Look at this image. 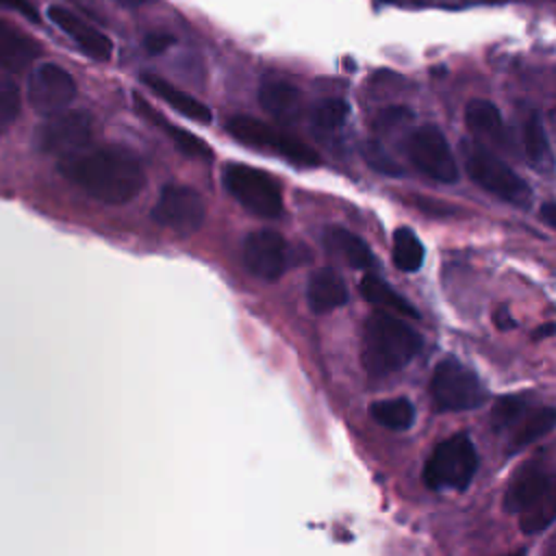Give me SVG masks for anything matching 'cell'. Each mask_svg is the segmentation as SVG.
I'll list each match as a JSON object with an SVG mask.
<instances>
[{"label":"cell","mask_w":556,"mask_h":556,"mask_svg":"<svg viewBox=\"0 0 556 556\" xmlns=\"http://www.w3.org/2000/svg\"><path fill=\"white\" fill-rule=\"evenodd\" d=\"M371 417L389 430H408L415 421V408L406 397H389L371 404Z\"/></svg>","instance_id":"d4e9b609"},{"label":"cell","mask_w":556,"mask_h":556,"mask_svg":"<svg viewBox=\"0 0 556 556\" xmlns=\"http://www.w3.org/2000/svg\"><path fill=\"white\" fill-rule=\"evenodd\" d=\"M460 148L467 174L478 187L519 208H526L530 204L532 191L528 182L519 178L500 156H495L476 141H463Z\"/></svg>","instance_id":"3957f363"},{"label":"cell","mask_w":556,"mask_h":556,"mask_svg":"<svg viewBox=\"0 0 556 556\" xmlns=\"http://www.w3.org/2000/svg\"><path fill=\"white\" fill-rule=\"evenodd\" d=\"M556 424V410L554 406H543L539 410H534L532 415H528L515 430L513 439H510V445H508V452H519L521 447L530 445L532 441L545 437L547 432H552Z\"/></svg>","instance_id":"7402d4cb"},{"label":"cell","mask_w":556,"mask_h":556,"mask_svg":"<svg viewBox=\"0 0 556 556\" xmlns=\"http://www.w3.org/2000/svg\"><path fill=\"white\" fill-rule=\"evenodd\" d=\"M465 124L478 137L495 139L502 135L500 109L489 100H471L465 109Z\"/></svg>","instance_id":"cb8c5ba5"},{"label":"cell","mask_w":556,"mask_h":556,"mask_svg":"<svg viewBox=\"0 0 556 556\" xmlns=\"http://www.w3.org/2000/svg\"><path fill=\"white\" fill-rule=\"evenodd\" d=\"M141 80L159 96L163 98L174 111H178L180 115L193 119V122H200V124H208L213 119V113L206 104H202L198 98H193L191 93L174 87L172 83L163 80L161 76H154V74H143Z\"/></svg>","instance_id":"ac0fdd59"},{"label":"cell","mask_w":556,"mask_h":556,"mask_svg":"<svg viewBox=\"0 0 556 556\" xmlns=\"http://www.w3.org/2000/svg\"><path fill=\"white\" fill-rule=\"evenodd\" d=\"M506 556H523V552H513V554H506Z\"/></svg>","instance_id":"74e56055"},{"label":"cell","mask_w":556,"mask_h":556,"mask_svg":"<svg viewBox=\"0 0 556 556\" xmlns=\"http://www.w3.org/2000/svg\"><path fill=\"white\" fill-rule=\"evenodd\" d=\"M541 215H543V219L549 228H556V206H554V202H545L543 208H541Z\"/></svg>","instance_id":"e575fe53"},{"label":"cell","mask_w":556,"mask_h":556,"mask_svg":"<svg viewBox=\"0 0 556 556\" xmlns=\"http://www.w3.org/2000/svg\"><path fill=\"white\" fill-rule=\"evenodd\" d=\"M554 513H556V506H554V495H552V497L543 500L541 504H536L534 508L526 510V513L521 515L519 526H521V530L528 532V534L541 532V530H545V528L554 521Z\"/></svg>","instance_id":"f546056e"},{"label":"cell","mask_w":556,"mask_h":556,"mask_svg":"<svg viewBox=\"0 0 556 556\" xmlns=\"http://www.w3.org/2000/svg\"><path fill=\"white\" fill-rule=\"evenodd\" d=\"M545 556H556V547H554V541L549 543V547H547V554Z\"/></svg>","instance_id":"8d00e7d4"},{"label":"cell","mask_w":556,"mask_h":556,"mask_svg":"<svg viewBox=\"0 0 556 556\" xmlns=\"http://www.w3.org/2000/svg\"><path fill=\"white\" fill-rule=\"evenodd\" d=\"M406 152L410 163L426 174L428 178L437 182H456L458 180V167L452 156V150L443 137V132L437 126H419L406 143Z\"/></svg>","instance_id":"9c48e42d"},{"label":"cell","mask_w":556,"mask_h":556,"mask_svg":"<svg viewBox=\"0 0 556 556\" xmlns=\"http://www.w3.org/2000/svg\"><path fill=\"white\" fill-rule=\"evenodd\" d=\"M172 43H174V35H169V33H150L143 41V48L148 50V54H161Z\"/></svg>","instance_id":"d6a6232c"},{"label":"cell","mask_w":556,"mask_h":556,"mask_svg":"<svg viewBox=\"0 0 556 556\" xmlns=\"http://www.w3.org/2000/svg\"><path fill=\"white\" fill-rule=\"evenodd\" d=\"M132 100H135L137 113H141V115H143L146 119H150L154 126L163 128V130L167 132V137L172 139V143H174L185 156H189V159H200V161H208V159H211L213 150H211L198 135H193V132H189V130H185V128H180V126L169 124V122H167L159 111H154V109L146 102V98H141L139 93H135Z\"/></svg>","instance_id":"e0dca14e"},{"label":"cell","mask_w":556,"mask_h":556,"mask_svg":"<svg viewBox=\"0 0 556 556\" xmlns=\"http://www.w3.org/2000/svg\"><path fill=\"white\" fill-rule=\"evenodd\" d=\"M552 495H554L552 471L545 469L541 463L532 460L523 465L510 480V486L504 497V508L513 515H523L526 510L534 508L536 504H541Z\"/></svg>","instance_id":"4fadbf2b"},{"label":"cell","mask_w":556,"mask_h":556,"mask_svg":"<svg viewBox=\"0 0 556 556\" xmlns=\"http://www.w3.org/2000/svg\"><path fill=\"white\" fill-rule=\"evenodd\" d=\"M306 300H308L311 311H315V313H330V311H334V308L345 304L348 287H345L343 278L334 269L319 267L308 278Z\"/></svg>","instance_id":"2e32d148"},{"label":"cell","mask_w":556,"mask_h":556,"mask_svg":"<svg viewBox=\"0 0 556 556\" xmlns=\"http://www.w3.org/2000/svg\"><path fill=\"white\" fill-rule=\"evenodd\" d=\"M350 115V104L343 98H324L313 109V124L324 130H339Z\"/></svg>","instance_id":"4316f807"},{"label":"cell","mask_w":556,"mask_h":556,"mask_svg":"<svg viewBox=\"0 0 556 556\" xmlns=\"http://www.w3.org/2000/svg\"><path fill=\"white\" fill-rule=\"evenodd\" d=\"M391 254H393L395 267L402 271H417L424 263V245H421L419 237L406 226L395 230Z\"/></svg>","instance_id":"484cf974"},{"label":"cell","mask_w":556,"mask_h":556,"mask_svg":"<svg viewBox=\"0 0 556 556\" xmlns=\"http://www.w3.org/2000/svg\"><path fill=\"white\" fill-rule=\"evenodd\" d=\"M326 241L328 245L341 254V258L354 267V269H374L376 267V258H374V252L369 250V245L358 237L354 235L352 230L348 228H330L326 232Z\"/></svg>","instance_id":"44dd1931"},{"label":"cell","mask_w":556,"mask_h":556,"mask_svg":"<svg viewBox=\"0 0 556 556\" xmlns=\"http://www.w3.org/2000/svg\"><path fill=\"white\" fill-rule=\"evenodd\" d=\"M93 115L87 111H59L39 126L35 139L41 152L63 159L87 148L93 137Z\"/></svg>","instance_id":"ba28073f"},{"label":"cell","mask_w":556,"mask_h":556,"mask_svg":"<svg viewBox=\"0 0 556 556\" xmlns=\"http://www.w3.org/2000/svg\"><path fill=\"white\" fill-rule=\"evenodd\" d=\"M526 408V400L521 395H504L493 404L491 410V421L495 430H504L513 424H517L523 415Z\"/></svg>","instance_id":"83f0119b"},{"label":"cell","mask_w":556,"mask_h":556,"mask_svg":"<svg viewBox=\"0 0 556 556\" xmlns=\"http://www.w3.org/2000/svg\"><path fill=\"white\" fill-rule=\"evenodd\" d=\"M41 46L28 35L20 33L9 22L0 20V67L7 72H24L37 56Z\"/></svg>","instance_id":"9a60e30c"},{"label":"cell","mask_w":556,"mask_h":556,"mask_svg":"<svg viewBox=\"0 0 556 556\" xmlns=\"http://www.w3.org/2000/svg\"><path fill=\"white\" fill-rule=\"evenodd\" d=\"M523 150H526V156L532 167L549 169V165H552L549 141H547V132L543 128L539 113H530L523 124Z\"/></svg>","instance_id":"603a6c76"},{"label":"cell","mask_w":556,"mask_h":556,"mask_svg":"<svg viewBox=\"0 0 556 556\" xmlns=\"http://www.w3.org/2000/svg\"><path fill=\"white\" fill-rule=\"evenodd\" d=\"M228 132L239 139L245 146L280 152L287 161L302 165V167H315L321 163L319 154L306 146L302 139L274 128L271 124H265L252 115H232L226 124Z\"/></svg>","instance_id":"52a82bcc"},{"label":"cell","mask_w":556,"mask_h":556,"mask_svg":"<svg viewBox=\"0 0 556 556\" xmlns=\"http://www.w3.org/2000/svg\"><path fill=\"white\" fill-rule=\"evenodd\" d=\"M413 117V113L406 109V106H389V109H382L378 115H376V122H374V128L378 132H387L404 122H408Z\"/></svg>","instance_id":"1f68e13d"},{"label":"cell","mask_w":556,"mask_h":556,"mask_svg":"<svg viewBox=\"0 0 556 556\" xmlns=\"http://www.w3.org/2000/svg\"><path fill=\"white\" fill-rule=\"evenodd\" d=\"M59 172L89 198L104 204H126L146 187L141 163L119 146H102L63 156Z\"/></svg>","instance_id":"6da1fadb"},{"label":"cell","mask_w":556,"mask_h":556,"mask_svg":"<svg viewBox=\"0 0 556 556\" xmlns=\"http://www.w3.org/2000/svg\"><path fill=\"white\" fill-rule=\"evenodd\" d=\"M206 206L202 195L187 185H165L152 208V219L178 235H191L202 228Z\"/></svg>","instance_id":"30bf717a"},{"label":"cell","mask_w":556,"mask_h":556,"mask_svg":"<svg viewBox=\"0 0 556 556\" xmlns=\"http://www.w3.org/2000/svg\"><path fill=\"white\" fill-rule=\"evenodd\" d=\"M243 263L261 280H278L289 265V245L276 230H254L243 241Z\"/></svg>","instance_id":"7c38bea8"},{"label":"cell","mask_w":556,"mask_h":556,"mask_svg":"<svg viewBox=\"0 0 556 556\" xmlns=\"http://www.w3.org/2000/svg\"><path fill=\"white\" fill-rule=\"evenodd\" d=\"M119 4H128V7H137V4H143L146 0H115Z\"/></svg>","instance_id":"d590c367"},{"label":"cell","mask_w":556,"mask_h":556,"mask_svg":"<svg viewBox=\"0 0 556 556\" xmlns=\"http://www.w3.org/2000/svg\"><path fill=\"white\" fill-rule=\"evenodd\" d=\"M0 7L11 9V11H17V13L26 15V17H28V20H33V22H37V20H39L37 9H35L28 0H0Z\"/></svg>","instance_id":"836d02e7"},{"label":"cell","mask_w":556,"mask_h":556,"mask_svg":"<svg viewBox=\"0 0 556 556\" xmlns=\"http://www.w3.org/2000/svg\"><path fill=\"white\" fill-rule=\"evenodd\" d=\"M430 397L439 410H473L486 402L482 380L456 358H443L430 378Z\"/></svg>","instance_id":"8992f818"},{"label":"cell","mask_w":556,"mask_h":556,"mask_svg":"<svg viewBox=\"0 0 556 556\" xmlns=\"http://www.w3.org/2000/svg\"><path fill=\"white\" fill-rule=\"evenodd\" d=\"M20 113V89L17 85L0 74V135L15 122Z\"/></svg>","instance_id":"f1b7e54d"},{"label":"cell","mask_w":556,"mask_h":556,"mask_svg":"<svg viewBox=\"0 0 556 556\" xmlns=\"http://www.w3.org/2000/svg\"><path fill=\"white\" fill-rule=\"evenodd\" d=\"M48 17L54 26H59L87 56L96 59V61H109L111 52H113V43L111 39L100 33L98 28H93L91 24H87L85 20H80L76 13L63 9V7H50L48 9Z\"/></svg>","instance_id":"5bb4252c"},{"label":"cell","mask_w":556,"mask_h":556,"mask_svg":"<svg viewBox=\"0 0 556 556\" xmlns=\"http://www.w3.org/2000/svg\"><path fill=\"white\" fill-rule=\"evenodd\" d=\"M224 187L256 217L276 219L282 215V191L278 182L263 169L230 163L224 167Z\"/></svg>","instance_id":"5b68a950"},{"label":"cell","mask_w":556,"mask_h":556,"mask_svg":"<svg viewBox=\"0 0 556 556\" xmlns=\"http://www.w3.org/2000/svg\"><path fill=\"white\" fill-rule=\"evenodd\" d=\"M261 106L276 119H293L302 104V93L287 80H265L258 89Z\"/></svg>","instance_id":"d6986e66"},{"label":"cell","mask_w":556,"mask_h":556,"mask_svg":"<svg viewBox=\"0 0 556 556\" xmlns=\"http://www.w3.org/2000/svg\"><path fill=\"white\" fill-rule=\"evenodd\" d=\"M76 98V83L56 63L39 65L28 80V104L41 115H54Z\"/></svg>","instance_id":"8fae6325"},{"label":"cell","mask_w":556,"mask_h":556,"mask_svg":"<svg viewBox=\"0 0 556 556\" xmlns=\"http://www.w3.org/2000/svg\"><path fill=\"white\" fill-rule=\"evenodd\" d=\"M361 295L367 302L378 304L382 311L393 313L397 317H408V319H417L419 317L415 306L404 295L393 291V287L389 282H384L382 278H378L374 274H365V278L361 280Z\"/></svg>","instance_id":"ffe728a7"},{"label":"cell","mask_w":556,"mask_h":556,"mask_svg":"<svg viewBox=\"0 0 556 556\" xmlns=\"http://www.w3.org/2000/svg\"><path fill=\"white\" fill-rule=\"evenodd\" d=\"M421 350L419 332L402 317L376 311L363 326V367L371 378H384L406 367Z\"/></svg>","instance_id":"7a4b0ae2"},{"label":"cell","mask_w":556,"mask_h":556,"mask_svg":"<svg viewBox=\"0 0 556 556\" xmlns=\"http://www.w3.org/2000/svg\"><path fill=\"white\" fill-rule=\"evenodd\" d=\"M478 469V454L467 434H454L443 439L428 456L424 467V482L430 489H456L469 486Z\"/></svg>","instance_id":"277c9868"},{"label":"cell","mask_w":556,"mask_h":556,"mask_svg":"<svg viewBox=\"0 0 556 556\" xmlns=\"http://www.w3.org/2000/svg\"><path fill=\"white\" fill-rule=\"evenodd\" d=\"M363 156L367 161V165L380 174H387V176H400L402 174V167L382 150V146H378L376 141H369L365 143L363 148Z\"/></svg>","instance_id":"4dcf8cb0"}]
</instances>
